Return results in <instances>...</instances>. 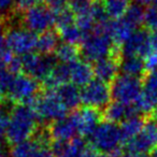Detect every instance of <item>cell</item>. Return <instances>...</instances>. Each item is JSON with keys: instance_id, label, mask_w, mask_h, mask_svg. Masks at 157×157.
Returning a JSON list of instances; mask_svg holds the SVG:
<instances>
[{"instance_id": "d4e9b609", "label": "cell", "mask_w": 157, "mask_h": 157, "mask_svg": "<svg viewBox=\"0 0 157 157\" xmlns=\"http://www.w3.org/2000/svg\"><path fill=\"white\" fill-rule=\"evenodd\" d=\"M105 13L111 20H118L124 17L128 8L130 7L129 0H105L103 1Z\"/></svg>"}, {"instance_id": "3957f363", "label": "cell", "mask_w": 157, "mask_h": 157, "mask_svg": "<svg viewBox=\"0 0 157 157\" xmlns=\"http://www.w3.org/2000/svg\"><path fill=\"white\" fill-rule=\"evenodd\" d=\"M81 54L87 63H97L103 58L111 56L114 45L109 35L93 30L87 33L80 45Z\"/></svg>"}, {"instance_id": "8d00e7d4", "label": "cell", "mask_w": 157, "mask_h": 157, "mask_svg": "<svg viewBox=\"0 0 157 157\" xmlns=\"http://www.w3.org/2000/svg\"><path fill=\"white\" fill-rule=\"evenodd\" d=\"M7 23L6 17H0V53L7 48L6 46V35H7Z\"/></svg>"}, {"instance_id": "484cf974", "label": "cell", "mask_w": 157, "mask_h": 157, "mask_svg": "<svg viewBox=\"0 0 157 157\" xmlns=\"http://www.w3.org/2000/svg\"><path fill=\"white\" fill-rule=\"evenodd\" d=\"M52 10L54 13V26L57 31L75 24V14L68 6Z\"/></svg>"}, {"instance_id": "83f0119b", "label": "cell", "mask_w": 157, "mask_h": 157, "mask_svg": "<svg viewBox=\"0 0 157 157\" xmlns=\"http://www.w3.org/2000/svg\"><path fill=\"white\" fill-rule=\"evenodd\" d=\"M144 17H145V10H143V8L138 3L131 5L124 15V18H126L136 28L144 24Z\"/></svg>"}, {"instance_id": "44dd1931", "label": "cell", "mask_w": 157, "mask_h": 157, "mask_svg": "<svg viewBox=\"0 0 157 157\" xmlns=\"http://www.w3.org/2000/svg\"><path fill=\"white\" fill-rule=\"evenodd\" d=\"M120 69L122 70L123 74L135 76V78H139L142 80L147 74L144 59L139 56L123 57L121 60Z\"/></svg>"}, {"instance_id": "f35d334b", "label": "cell", "mask_w": 157, "mask_h": 157, "mask_svg": "<svg viewBox=\"0 0 157 157\" xmlns=\"http://www.w3.org/2000/svg\"><path fill=\"white\" fill-rule=\"evenodd\" d=\"M43 1L46 7H48L50 9H58V8L67 6L69 0H43Z\"/></svg>"}, {"instance_id": "836d02e7", "label": "cell", "mask_w": 157, "mask_h": 157, "mask_svg": "<svg viewBox=\"0 0 157 157\" xmlns=\"http://www.w3.org/2000/svg\"><path fill=\"white\" fill-rule=\"evenodd\" d=\"M6 69H7L10 73L13 74V75L21 74V72L23 71L22 56H20V55H14V57L9 61V63L7 65Z\"/></svg>"}, {"instance_id": "e575fe53", "label": "cell", "mask_w": 157, "mask_h": 157, "mask_svg": "<svg viewBox=\"0 0 157 157\" xmlns=\"http://www.w3.org/2000/svg\"><path fill=\"white\" fill-rule=\"evenodd\" d=\"M10 114L6 109L0 108V139L6 137L10 124Z\"/></svg>"}, {"instance_id": "9a60e30c", "label": "cell", "mask_w": 157, "mask_h": 157, "mask_svg": "<svg viewBox=\"0 0 157 157\" xmlns=\"http://www.w3.org/2000/svg\"><path fill=\"white\" fill-rule=\"evenodd\" d=\"M121 60H122V58L111 55L107 58L97 61L93 67L94 75L100 81L107 84H111L118 75Z\"/></svg>"}, {"instance_id": "52a82bcc", "label": "cell", "mask_w": 157, "mask_h": 157, "mask_svg": "<svg viewBox=\"0 0 157 157\" xmlns=\"http://www.w3.org/2000/svg\"><path fill=\"white\" fill-rule=\"evenodd\" d=\"M81 98L85 107L103 111L111 102V87L109 84L95 78L81 90Z\"/></svg>"}, {"instance_id": "2e32d148", "label": "cell", "mask_w": 157, "mask_h": 157, "mask_svg": "<svg viewBox=\"0 0 157 157\" xmlns=\"http://www.w3.org/2000/svg\"><path fill=\"white\" fill-rule=\"evenodd\" d=\"M137 30L135 26L130 24L126 18L111 20L109 27V36L114 48L122 50V46L131 35Z\"/></svg>"}, {"instance_id": "d6986e66", "label": "cell", "mask_w": 157, "mask_h": 157, "mask_svg": "<svg viewBox=\"0 0 157 157\" xmlns=\"http://www.w3.org/2000/svg\"><path fill=\"white\" fill-rule=\"evenodd\" d=\"M70 81V69L67 63H57L53 71L48 74V76L42 81V86L45 90H53L57 87L69 83Z\"/></svg>"}, {"instance_id": "8992f818", "label": "cell", "mask_w": 157, "mask_h": 157, "mask_svg": "<svg viewBox=\"0 0 157 157\" xmlns=\"http://www.w3.org/2000/svg\"><path fill=\"white\" fill-rule=\"evenodd\" d=\"M90 145L102 153H110L114 148L123 145L121 129L117 124L101 122L90 137Z\"/></svg>"}, {"instance_id": "5b68a950", "label": "cell", "mask_w": 157, "mask_h": 157, "mask_svg": "<svg viewBox=\"0 0 157 157\" xmlns=\"http://www.w3.org/2000/svg\"><path fill=\"white\" fill-rule=\"evenodd\" d=\"M110 87L114 101L130 105L141 95L143 90V80L126 74H118Z\"/></svg>"}, {"instance_id": "5bb4252c", "label": "cell", "mask_w": 157, "mask_h": 157, "mask_svg": "<svg viewBox=\"0 0 157 157\" xmlns=\"http://www.w3.org/2000/svg\"><path fill=\"white\" fill-rule=\"evenodd\" d=\"M135 115H140V114L138 113L133 103L127 105V103H123L120 102V101L110 102L102 111L103 120L105 122L114 123V124L123 123L127 118Z\"/></svg>"}, {"instance_id": "ee69618b", "label": "cell", "mask_w": 157, "mask_h": 157, "mask_svg": "<svg viewBox=\"0 0 157 157\" xmlns=\"http://www.w3.org/2000/svg\"><path fill=\"white\" fill-rule=\"evenodd\" d=\"M136 2L140 6H150L155 2V0H136Z\"/></svg>"}, {"instance_id": "ba28073f", "label": "cell", "mask_w": 157, "mask_h": 157, "mask_svg": "<svg viewBox=\"0 0 157 157\" xmlns=\"http://www.w3.org/2000/svg\"><path fill=\"white\" fill-rule=\"evenodd\" d=\"M24 27L35 33H42L54 26L53 10L46 6H36L23 13Z\"/></svg>"}, {"instance_id": "ac0fdd59", "label": "cell", "mask_w": 157, "mask_h": 157, "mask_svg": "<svg viewBox=\"0 0 157 157\" xmlns=\"http://www.w3.org/2000/svg\"><path fill=\"white\" fill-rule=\"evenodd\" d=\"M57 97L59 100L63 103L68 110L75 111L78 109V105L82 102L81 90L73 83H66L63 85L59 86L55 90Z\"/></svg>"}, {"instance_id": "4dcf8cb0", "label": "cell", "mask_w": 157, "mask_h": 157, "mask_svg": "<svg viewBox=\"0 0 157 157\" xmlns=\"http://www.w3.org/2000/svg\"><path fill=\"white\" fill-rule=\"evenodd\" d=\"M95 0H69L68 1V7L73 11L75 15L84 13L90 10Z\"/></svg>"}, {"instance_id": "d6a6232c", "label": "cell", "mask_w": 157, "mask_h": 157, "mask_svg": "<svg viewBox=\"0 0 157 157\" xmlns=\"http://www.w3.org/2000/svg\"><path fill=\"white\" fill-rule=\"evenodd\" d=\"M43 0H16L15 7H14V12L15 13H24L27 10L36 7V6L41 5Z\"/></svg>"}, {"instance_id": "bcb514c9", "label": "cell", "mask_w": 157, "mask_h": 157, "mask_svg": "<svg viewBox=\"0 0 157 157\" xmlns=\"http://www.w3.org/2000/svg\"><path fill=\"white\" fill-rule=\"evenodd\" d=\"M0 157H6L5 152H3V150L1 147H0Z\"/></svg>"}, {"instance_id": "ffe728a7", "label": "cell", "mask_w": 157, "mask_h": 157, "mask_svg": "<svg viewBox=\"0 0 157 157\" xmlns=\"http://www.w3.org/2000/svg\"><path fill=\"white\" fill-rule=\"evenodd\" d=\"M145 116L143 115H135L131 117L127 118L123 123H121V136H122V142L123 145L137 137L140 132H141L142 128L144 127L146 121Z\"/></svg>"}, {"instance_id": "f1b7e54d", "label": "cell", "mask_w": 157, "mask_h": 157, "mask_svg": "<svg viewBox=\"0 0 157 157\" xmlns=\"http://www.w3.org/2000/svg\"><path fill=\"white\" fill-rule=\"evenodd\" d=\"M143 92L157 103V70L148 72L143 78Z\"/></svg>"}, {"instance_id": "7dc6e473", "label": "cell", "mask_w": 157, "mask_h": 157, "mask_svg": "<svg viewBox=\"0 0 157 157\" xmlns=\"http://www.w3.org/2000/svg\"><path fill=\"white\" fill-rule=\"evenodd\" d=\"M100 1H102V0H100Z\"/></svg>"}, {"instance_id": "8fae6325", "label": "cell", "mask_w": 157, "mask_h": 157, "mask_svg": "<svg viewBox=\"0 0 157 157\" xmlns=\"http://www.w3.org/2000/svg\"><path fill=\"white\" fill-rule=\"evenodd\" d=\"M71 115L75 122L78 135H80L81 137L90 138L103 120L102 111L95 108L85 107V105L81 109L73 111Z\"/></svg>"}, {"instance_id": "60d3db41", "label": "cell", "mask_w": 157, "mask_h": 157, "mask_svg": "<svg viewBox=\"0 0 157 157\" xmlns=\"http://www.w3.org/2000/svg\"><path fill=\"white\" fill-rule=\"evenodd\" d=\"M33 157H54L48 146H42L35 153Z\"/></svg>"}, {"instance_id": "f6af8a7d", "label": "cell", "mask_w": 157, "mask_h": 157, "mask_svg": "<svg viewBox=\"0 0 157 157\" xmlns=\"http://www.w3.org/2000/svg\"><path fill=\"white\" fill-rule=\"evenodd\" d=\"M150 157H157V146H155V147L151 151Z\"/></svg>"}, {"instance_id": "7a4b0ae2", "label": "cell", "mask_w": 157, "mask_h": 157, "mask_svg": "<svg viewBox=\"0 0 157 157\" xmlns=\"http://www.w3.org/2000/svg\"><path fill=\"white\" fill-rule=\"evenodd\" d=\"M40 123H53L67 116L69 110L57 97L55 90H43L31 103Z\"/></svg>"}, {"instance_id": "4316f807", "label": "cell", "mask_w": 157, "mask_h": 157, "mask_svg": "<svg viewBox=\"0 0 157 157\" xmlns=\"http://www.w3.org/2000/svg\"><path fill=\"white\" fill-rule=\"evenodd\" d=\"M57 33H58L59 37L63 39V42L74 44V45H78V44L81 45L86 36L75 24L70 25V26L66 27V28L60 29Z\"/></svg>"}, {"instance_id": "6da1fadb", "label": "cell", "mask_w": 157, "mask_h": 157, "mask_svg": "<svg viewBox=\"0 0 157 157\" xmlns=\"http://www.w3.org/2000/svg\"><path fill=\"white\" fill-rule=\"evenodd\" d=\"M38 116L30 105H16L10 114L6 140L10 145H15L29 140L38 132Z\"/></svg>"}, {"instance_id": "30bf717a", "label": "cell", "mask_w": 157, "mask_h": 157, "mask_svg": "<svg viewBox=\"0 0 157 157\" xmlns=\"http://www.w3.org/2000/svg\"><path fill=\"white\" fill-rule=\"evenodd\" d=\"M157 146V121L147 117L141 132L124 144L125 151L130 152H151Z\"/></svg>"}, {"instance_id": "603a6c76", "label": "cell", "mask_w": 157, "mask_h": 157, "mask_svg": "<svg viewBox=\"0 0 157 157\" xmlns=\"http://www.w3.org/2000/svg\"><path fill=\"white\" fill-rule=\"evenodd\" d=\"M42 146L45 145H43L37 138L33 137L12 146L10 157H33L35 153Z\"/></svg>"}, {"instance_id": "1f68e13d", "label": "cell", "mask_w": 157, "mask_h": 157, "mask_svg": "<svg viewBox=\"0 0 157 157\" xmlns=\"http://www.w3.org/2000/svg\"><path fill=\"white\" fill-rule=\"evenodd\" d=\"M144 24L148 30L153 33H157V8L154 6L147 8L145 10V17H144Z\"/></svg>"}, {"instance_id": "9c48e42d", "label": "cell", "mask_w": 157, "mask_h": 157, "mask_svg": "<svg viewBox=\"0 0 157 157\" xmlns=\"http://www.w3.org/2000/svg\"><path fill=\"white\" fill-rule=\"evenodd\" d=\"M38 36L26 28L8 30L6 46L15 55H25L37 50Z\"/></svg>"}, {"instance_id": "f546056e", "label": "cell", "mask_w": 157, "mask_h": 157, "mask_svg": "<svg viewBox=\"0 0 157 157\" xmlns=\"http://www.w3.org/2000/svg\"><path fill=\"white\" fill-rule=\"evenodd\" d=\"M14 76L15 75L10 73L7 69L0 70V105L3 102L5 98L7 97L8 88L11 85Z\"/></svg>"}, {"instance_id": "7bdbcfd3", "label": "cell", "mask_w": 157, "mask_h": 157, "mask_svg": "<svg viewBox=\"0 0 157 157\" xmlns=\"http://www.w3.org/2000/svg\"><path fill=\"white\" fill-rule=\"evenodd\" d=\"M150 46L152 52L157 53V33H153L150 36Z\"/></svg>"}, {"instance_id": "4fadbf2b", "label": "cell", "mask_w": 157, "mask_h": 157, "mask_svg": "<svg viewBox=\"0 0 157 157\" xmlns=\"http://www.w3.org/2000/svg\"><path fill=\"white\" fill-rule=\"evenodd\" d=\"M48 130L52 141H70L78 135V128L71 114L48 124Z\"/></svg>"}, {"instance_id": "277c9868", "label": "cell", "mask_w": 157, "mask_h": 157, "mask_svg": "<svg viewBox=\"0 0 157 157\" xmlns=\"http://www.w3.org/2000/svg\"><path fill=\"white\" fill-rule=\"evenodd\" d=\"M40 92V84L36 78L21 73L14 76L7 92V98L14 105H31Z\"/></svg>"}, {"instance_id": "cb8c5ba5", "label": "cell", "mask_w": 157, "mask_h": 157, "mask_svg": "<svg viewBox=\"0 0 157 157\" xmlns=\"http://www.w3.org/2000/svg\"><path fill=\"white\" fill-rule=\"evenodd\" d=\"M80 54H81V50L78 45L66 43V42L59 44L55 51V56L57 60H59L61 63H67V65L78 60Z\"/></svg>"}, {"instance_id": "7c38bea8", "label": "cell", "mask_w": 157, "mask_h": 157, "mask_svg": "<svg viewBox=\"0 0 157 157\" xmlns=\"http://www.w3.org/2000/svg\"><path fill=\"white\" fill-rule=\"evenodd\" d=\"M150 33L147 29H137L122 46V56H139L145 58L152 53L150 46Z\"/></svg>"}, {"instance_id": "74e56055", "label": "cell", "mask_w": 157, "mask_h": 157, "mask_svg": "<svg viewBox=\"0 0 157 157\" xmlns=\"http://www.w3.org/2000/svg\"><path fill=\"white\" fill-rule=\"evenodd\" d=\"M16 0H0V17H6L10 10H13L15 7Z\"/></svg>"}, {"instance_id": "ab89813d", "label": "cell", "mask_w": 157, "mask_h": 157, "mask_svg": "<svg viewBox=\"0 0 157 157\" xmlns=\"http://www.w3.org/2000/svg\"><path fill=\"white\" fill-rule=\"evenodd\" d=\"M84 157H109V156H108L105 153H102V152H100V151L94 148L90 144V146H88V148H87V151H86L85 156Z\"/></svg>"}, {"instance_id": "d590c367", "label": "cell", "mask_w": 157, "mask_h": 157, "mask_svg": "<svg viewBox=\"0 0 157 157\" xmlns=\"http://www.w3.org/2000/svg\"><path fill=\"white\" fill-rule=\"evenodd\" d=\"M144 63H145L146 71L152 72L157 70V53L152 52L144 58Z\"/></svg>"}, {"instance_id": "e0dca14e", "label": "cell", "mask_w": 157, "mask_h": 157, "mask_svg": "<svg viewBox=\"0 0 157 157\" xmlns=\"http://www.w3.org/2000/svg\"><path fill=\"white\" fill-rule=\"evenodd\" d=\"M70 69V81L76 86L84 87L90 81H93L94 70L93 67L86 60L78 59L73 63H69Z\"/></svg>"}, {"instance_id": "7402d4cb", "label": "cell", "mask_w": 157, "mask_h": 157, "mask_svg": "<svg viewBox=\"0 0 157 157\" xmlns=\"http://www.w3.org/2000/svg\"><path fill=\"white\" fill-rule=\"evenodd\" d=\"M58 40L59 35L57 30L50 29L44 33H40L38 37V43H37V51L39 54L42 55H48L52 54L56 51L58 46Z\"/></svg>"}, {"instance_id": "b9f144b4", "label": "cell", "mask_w": 157, "mask_h": 157, "mask_svg": "<svg viewBox=\"0 0 157 157\" xmlns=\"http://www.w3.org/2000/svg\"><path fill=\"white\" fill-rule=\"evenodd\" d=\"M122 157H150L147 153L143 152H130V151H125Z\"/></svg>"}]
</instances>
